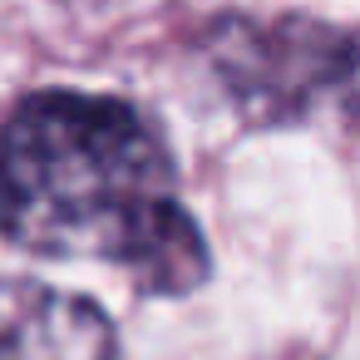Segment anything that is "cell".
Listing matches in <instances>:
<instances>
[{"mask_svg":"<svg viewBox=\"0 0 360 360\" xmlns=\"http://www.w3.org/2000/svg\"><path fill=\"white\" fill-rule=\"evenodd\" d=\"M0 237L50 262H104L148 296L207 281L168 139L114 94L40 89L0 119Z\"/></svg>","mask_w":360,"mask_h":360,"instance_id":"cell-1","label":"cell"},{"mask_svg":"<svg viewBox=\"0 0 360 360\" xmlns=\"http://www.w3.org/2000/svg\"><path fill=\"white\" fill-rule=\"evenodd\" d=\"M212 89L252 129L350 109L355 40L311 15H222L198 40Z\"/></svg>","mask_w":360,"mask_h":360,"instance_id":"cell-2","label":"cell"},{"mask_svg":"<svg viewBox=\"0 0 360 360\" xmlns=\"http://www.w3.org/2000/svg\"><path fill=\"white\" fill-rule=\"evenodd\" d=\"M0 360H124L114 321L50 281H0Z\"/></svg>","mask_w":360,"mask_h":360,"instance_id":"cell-3","label":"cell"}]
</instances>
